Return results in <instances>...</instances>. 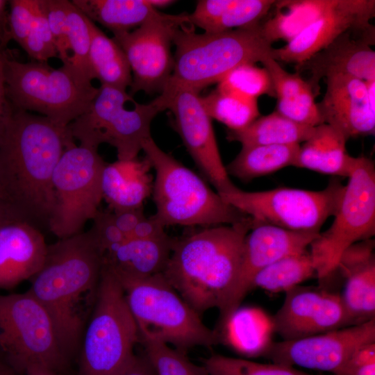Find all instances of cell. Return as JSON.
<instances>
[{"label":"cell","instance_id":"f6af8a7d","mask_svg":"<svg viewBox=\"0 0 375 375\" xmlns=\"http://www.w3.org/2000/svg\"><path fill=\"white\" fill-rule=\"evenodd\" d=\"M334 375H375V342L357 350Z\"/></svg>","mask_w":375,"mask_h":375},{"label":"cell","instance_id":"ac0fdd59","mask_svg":"<svg viewBox=\"0 0 375 375\" xmlns=\"http://www.w3.org/2000/svg\"><path fill=\"white\" fill-rule=\"evenodd\" d=\"M272 324L286 341L351 326L340 294L300 285L285 292Z\"/></svg>","mask_w":375,"mask_h":375},{"label":"cell","instance_id":"2e32d148","mask_svg":"<svg viewBox=\"0 0 375 375\" xmlns=\"http://www.w3.org/2000/svg\"><path fill=\"white\" fill-rule=\"evenodd\" d=\"M375 342V319L294 340L271 342L263 356L274 363L335 374L362 347Z\"/></svg>","mask_w":375,"mask_h":375},{"label":"cell","instance_id":"f35d334b","mask_svg":"<svg viewBox=\"0 0 375 375\" xmlns=\"http://www.w3.org/2000/svg\"><path fill=\"white\" fill-rule=\"evenodd\" d=\"M24 50L38 62H46L58 57L49 28L44 0H37L33 22L25 42Z\"/></svg>","mask_w":375,"mask_h":375},{"label":"cell","instance_id":"681fc988","mask_svg":"<svg viewBox=\"0 0 375 375\" xmlns=\"http://www.w3.org/2000/svg\"><path fill=\"white\" fill-rule=\"evenodd\" d=\"M112 375H156V371L145 354L135 355L125 367Z\"/></svg>","mask_w":375,"mask_h":375},{"label":"cell","instance_id":"7c38bea8","mask_svg":"<svg viewBox=\"0 0 375 375\" xmlns=\"http://www.w3.org/2000/svg\"><path fill=\"white\" fill-rule=\"evenodd\" d=\"M344 188L338 179L333 178L319 191L278 188L247 192L236 187L219 195L249 216L253 226L269 224L297 232L319 233L327 219L335 215Z\"/></svg>","mask_w":375,"mask_h":375},{"label":"cell","instance_id":"83f0119b","mask_svg":"<svg viewBox=\"0 0 375 375\" xmlns=\"http://www.w3.org/2000/svg\"><path fill=\"white\" fill-rule=\"evenodd\" d=\"M339 0L276 1L274 11L260 23L265 38L272 44L283 40L288 42L320 16L333 9Z\"/></svg>","mask_w":375,"mask_h":375},{"label":"cell","instance_id":"4dcf8cb0","mask_svg":"<svg viewBox=\"0 0 375 375\" xmlns=\"http://www.w3.org/2000/svg\"><path fill=\"white\" fill-rule=\"evenodd\" d=\"M315 126L297 123L274 111L259 116L240 131H228L226 139L242 146L266 144H300L315 131Z\"/></svg>","mask_w":375,"mask_h":375},{"label":"cell","instance_id":"74e56055","mask_svg":"<svg viewBox=\"0 0 375 375\" xmlns=\"http://www.w3.org/2000/svg\"><path fill=\"white\" fill-rule=\"evenodd\" d=\"M144 354L156 375H207L203 367L190 362L185 354L169 345L153 340H141Z\"/></svg>","mask_w":375,"mask_h":375},{"label":"cell","instance_id":"d590c367","mask_svg":"<svg viewBox=\"0 0 375 375\" xmlns=\"http://www.w3.org/2000/svg\"><path fill=\"white\" fill-rule=\"evenodd\" d=\"M217 84L220 90L249 99L257 100L262 95L276 97L268 71L253 63L236 67Z\"/></svg>","mask_w":375,"mask_h":375},{"label":"cell","instance_id":"f5cc1de1","mask_svg":"<svg viewBox=\"0 0 375 375\" xmlns=\"http://www.w3.org/2000/svg\"><path fill=\"white\" fill-rule=\"evenodd\" d=\"M12 220H17L8 208L0 205V226L7 222Z\"/></svg>","mask_w":375,"mask_h":375},{"label":"cell","instance_id":"8fae6325","mask_svg":"<svg viewBox=\"0 0 375 375\" xmlns=\"http://www.w3.org/2000/svg\"><path fill=\"white\" fill-rule=\"evenodd\" d=\"M334 220L310 244V253L319 279L336 271L342 253L375 233V165L365 156L353 157L348 182Z\"/></svg>","mask_w":375,"mask_h":375},{"label":"cell","instance_id":"f546056e","mask_svg":"<svg viewBox=\"0 0 375 375\" xmlns=\"http://www.w3.org/2000/svg\"><path fill=\"white\" fill-rule=\"evenodd\" d=\"M90 35V64L101 85L123 90L131 87L132 74L126 56L112 39L87 17Z\"/></svg>","mask_w":375,"mask_h":375},{"label":"cell","instance_id":"30bf717a","mask_svg":"<svg viewBox=\"0 0 375 375\" xmlns=\"http://www.w3.org/2000/svg\"><path fill=\"white\" fill-rule=\"evenodd\" d=\"M0 353L18 375L32 365L58 373L67 363L49 314L28 290L0 294Z\"/></svg>","mask_w":375,"mask_h":375},{"label":"cell","instance_id":"bcb514c9","mask_svg":"<svg viewBox=\"0 0 375 375\" xmlns=\"http://www.w3.org/2000/svg\"><path fill=\"white\" fill-rule=\"evenodd\" d=\"M116 226L129 238L136 225L145 217L143 207L112 211Z\"/></svg>","mask_w":375,"mask_h":375},{"label":"cell","instance_id":"4fadbf2b","mask_svg":"<svg viewBox=\"0 0 375 375\" xmlns=\"http://www.w3.org/2000/svg\"><path fill=\"white\" fill-rule=\"evenodd\" d=\"M106 162L98 149L70 143L55 168V204L49 230L58 239L82 231L99 212L103 199L101 176Z\"/></svg>","mask_w":375,"mask_h":375},{"label":"cell","instance_id":"e575fe53","mask_svg":"<svg viewBox=\"0 0 375 375\" xmlns=\"http://www.w3.org/2000/svg\"><path fill=\"white\" fill-rule=\"evenodd\" d=\"M67 13L71 54L68 64L80 79L92 84L94 78L90 64V35L87 17L72 1H67Z\"/></svg>","mask_w":375,"mask_h":375},{"label":"cell","instance_id":"6da1fadb","mask_svg":"<svg viewBox=\"0 0 375 375\" xmlns=\"http://www.w3.org/2000/svg\"><path fill=\"white\" fill-rule=\"evenodd\" d=\"M72 142L68 126L14 109L0 143V172L17 219L49 229L55 204L53 174Z\"/></svg>","mask_w":375,"mask_h":375},{"label":"cell","instance_id":"9a60e30c","mask_svg":"<svg viewBox=\"0 0 375 375\" xmlns=\"http://www.w3.org/2000/svg\"><path fill=\"white\" fill-rule=\"evenodd\" d=\"M160 94L173 115L176 131L203 176L219 194L235 189L237 186L230 179L220 155L212 119L206 112L199 93L178 88Z\"/></svg>","mask_w":375,"mask_h":375},{"label":"cell","instance_id":"ab89813d","mask_svg":"<svg viewBox=\"0 0 375 375\" xmlns=\"http://www.w3.org/2000/svg\"><path fill=\"white\" fill-rule=\"evenodd\" d=\"M315 94L310 89L296 97L286 99H277L278 112L297 123L317 126L322 124Z\"/></svg>","mask_w":375,"mask_h":375},{"label":"cell","instance_id":"ffe728a7","mask_svg":"<svg viewBox=\"0 0 375 375\" xmlns=\"http://www.w3.org/2000/svg\"><path fill=\"white\" fill-rule=\"evenodd\" d=\"M374 26L349 30L324 49L302 63L295 65L299 74L307 72L305 80L317 96L322 78L349 75L365 81L375 80Z\"/></svg>","mask_w":375,"mask_h":375},{"label":"cell","instance_id":"7402d4cb","mask_svg":"<svg viewBox=\"0 0 375 375\" xmlns=\"http://www.w3.org/2000/svg\"><path fill=\"white\" fill-rule=\"evenodd\" d=\"M47 250L41 231L12 220L0 226V290L30 280L41 268Z\"/></svg>","mask_w":375,"mask_h":375},{"label":"cell","instance_id":"9c48e42d","mask_svg":"<svg viewBox=\"0 0 375 375\" xmlns=\"http://www.w3.org/2000/svg\"><path fill=\"white\" fill-rule=\"evenodd\" d=\"M126 90L101 85L88 110L68 125L81 145L98 149L103 143L115 148L119 160L138 158L144 142L151 137L155 117L167 110L160 94L147 103L135 102Z\"/></svg>","mask_w":375,"mask_h":375},{"label":"cell","instance_id":"8d00e7d4","mask_svg":"<svg viewBox=\"0 0 375 375\" xmlns=\"http://www.w3.org/2000/svg\"><path fill=\"white\" fill-rule=\"evenodd\" d=\"M202 366L207 375H312L291 366L260 363L221 354L205 358Z\"/></svg>","mask_w":375,"mask_h":375},{"label":"cell","instance_id":"d6986e66","mask_svg":"<svg viewBox=\"0 0 375 375\" xmlns=\"http://www.w3.org/2000/svg\"><path fill=\"white\" fill-rule=\"evenodd\" d=\"M325 83L326 92L317 103L322 124L336 129L347 140L374 135L375 80L339 74L325 78Z\"/></svg>","mask_w":375,"mask_h":375},{"label":"cell","instance_id":"603a6c76","mask_svg":"<svg viewBox=\"0 0 375 375\" xmlns=\"http://www.w3.org/2000/svg\"><path fill=\"white\" fill-rule=\"evenodd\" d=\"M372 239L350 246L342 253L337 269L345 278L341 300L351 325L375 319V258Z\"/></svg>","mask_w":375,"mask_h":375},{"label":"cell","instance_id":"836d02e7","mask_svg":"<svg viewBox=\"0 0 375 375\" xmlns=\"http://www.w3.org/2000/svg\"><path fill=\"white\" fill-rule=\"evenodd\" d=\"M203 106L212 119L226 126L229 131H240L260 116L257 100L249 99L217 88L201 96Z\"/></svg>","mask_w":375,"mask_h":375},{"label":"cell","instance_id":"277c9868","mask_svg":"<svg viewBox=\"0 0 375 375\" xmlns=\"http://www.w3.org/2000/svg\"><path fill=\"white\" fill-rule=\"evenodd\" d=\"M173 43L174 69L163 91L188 88L199 93L240 65L273 58L274 49L265 38L260 24L215 33H197L188 24L176 31Z\"/></svg>","mask_w":375,"mask_h":375},{"label":"cell","instance_id":"44dd1931","mask_svg":"<svg viewBox=\"0 0 375 375\" xmlns=\"http://www.w3.org/2000/svg\"><path fill=\"white\" fill-rule=\"evenodd\" d=\"M374 0H339L338 4L281 48L274 49L276 61L302 63L349 30L371 26Z\"/></svg>","mask_w":375,"mask_h":375},{"label":"cell","instance_id":"3957f363","mask_svg":"<svg viewBox=\"0 0 375 375\" xmlns=\"http://www.w3.org/2000/svg\"><path fill=\"white\" fill-rule=\"evenodd\" d=\"M252 219L193 229L174 238L162 272L182 299L200 315L220 311L236 281L244 238Z\"/></svg>","mask_w":375,"mask_h":375},{"label":"cell","instance_id":"52a82bcc","mask_svg":"<svg viewBox=\"0 0 375 375\" xmlns=\"http://www.w3.org/2000/svg\"><path fill=\"white\" fill-rule=\"evenodd\" d=\"M83 331L78 375H112L135 356L139 330L124 288L103 264L96 301Z\"/></svg>","mask_w":375,"mask_h":375},{"label":"cell","instance_id":"11a10c76","mask_svg":"<svg viewBox=\"0 0 375 375\" xmlns=\"http://www.w3.org/2000/svg\"><path fill=\"white\" fill-rule=\"evenodd\" d=\"M0 375H18L17 373L0 358Z\"/></svg>","mask_w":375,"mask_h":375},{"label":"cell","instance_id":"484cf974","mask_svg":"<svg viewBox=\"0 0 375 375\" xmlns=\"http://www.w3.org/2000/svg\"><path fill=\"white\" fill-rule=\"evenodd\" d=\"M346 138L327 124L315 128L313 134L300 146L293 166L317 172L349 177L353 157L346 150Z\"/></svg>","mask_w":375,"mask_h":375},{"label":"cell","instance_id":"db71d44e","mask_svg":"<svg viewBox=\"0 0 375 375\" xmlns=\"http://www.w3.org/2000/svg\"><path fill=\"white\" fill-rule=\"evenodd\" d=\"M0 205L6 207L12 212V211H11V210H10V208L9 207V205H8L7 194H6L5 188H4V185H3V180H2L1 175V172H0Z\"/></svg>","mask_w":375,"mask_h":375},{"label":"cell","instance_id":"7a4b0ae2","mask_svg":"<svg viewBox=\"0 0 375 375\" xmlns=\"http://www.w3.org/2000/svg\"><path fill=\"white\" fill-rule=\"evenodd\" d=\"M103 253L90 232L47 245L43 265L29 280L28 291L49 314L67 357L80 345L93 310Z\"/></svg>","mask_w":375,"mask_h":375},{"label":"cell","instance_id":"d6a6232c","mask_svg":"<svg viewBox=\"0 0 375 375\" xmlns=\"http://www.w3.org/2000/svg\"><path fill=\"white\" fill-rule=\"evenodd\" d=\"M317 275L309 251L283 257L261 270L254 278L252 288L270 292H287Z\"/></svg>","mask_w":375,"mask_h":375},{"label":"cell","instance_id":"60d3db41","mask_svg":"<svg viewBox=\"0 0 375 375\" xmlns=\"http://www.w3.org/2000/svg\"><path fill=\"white\" fill-rule=\"evenodd\" d=\"M67 0H44L47 17L58 57L63 65L69 63L70 50L68 41Z\"/></svg>","mask_w":375,"mask_h":375},{"label":"cell","instance_id":"4316f807","mask_svg":"<svg viewBox=\"0 0 375 375\" xmlns=\"http://www.w3.org/2000/svg\"><path fill=\"white\" fill-rule=\"evenodd\" d=\"M150 167L144 158L117 162L106 169L102 192L112 211L142 206L150 191Z\"/></svg>","mask_w":375,"mask_h":375},{"label":"cell","instance_id":"f1b7e54d","mask_svg":"<svg viewBox=\"0 0 375 375\" xmlns=\"http://www.w3.org/2000/svg\"><path fill=\"white\" fill-rule=\"evenodd\" d=\"M94 23H99L112 34L130 31L155 17L159 11L149 0H73Z\"/></svg>","mask_w":375,"mask_h":375},{"label":"cell","instance_id":"8992f818","mask_svg":"<svg viewBox=\"0 0 375 375\" xmlns=\"http://www.w3.org/2000/svg\"><path fill=\"white\" fill-rule=\"evenodd\" d=\"M137 324L140 341H158L186 353L195 347H210L217 333L206 326L162 273L134 281H120Z\"/></svg>","mask_w":375,"mask_h":375},{"label":"cell","instance_id":"b9f144b4","mask_svg":"<svg viewBox=\"0 0 375 375\" xmlns=\"http://www.w3.org/2000/svg\"><path fill=\"white\" fill-rule=\"evenodd\" d=\"M261 63L270 75L277 99L292 98L312 90L301 75L288 72L272 57L265 58Z\"/></svg>","mask_w":375,"mask_h":375},{"label":"cell","instance_id":"c3c4849f","mask_svg":"<svg viewBox=\"0 0 375 375\" xmlns=\"http://www.w3.org/2000/svg\"><path fill=\"white\" fill-rule=\"evenodd\" d=\"M2 56H0V143L14 111L6 93Z\"/></svg>","mask_w":375,"mask_h":375},{"label":"cell","instance_id":"e0dca14e","mask_svg":"<svg viewBox=\"0 0 375 375\" xmlns=\"http://www.w3.org/2000/svg\"><path fill=\"white\" fill-rule=\"evenodd\" d=\"M319 233L297 232L269 224L254 226L244 238L236 281L219 311L222 328L238 310L261 270L283 257L307 250Z\"/></svg>","mask_w":375,"mask_h":375},{"label":"cell","instance_id":"ba28073f","mask_svg":"<svg viewBox=\"0 0 375 375\" xmlns=\"http://www.w3.org/2000/svg\"><path fill=\"white\" fill-rule=\"evenodd\" d=\"M7 96L15 109L36 112L67 127L89 108L99 88L80 79L72 67L21 62L3 54Z\"/></svg>","mask_w":375,"mask_h":375},{"label":"cell","instance_id":"ee69618b","mask_svg":"<svg viewBox=\"0 0 375 375\" xmlns=\"http://www.w3.org/2000/svg\"><path fill=\"white\" fill-rule=\"evenodd\" d=\"M90 229L103 255L128 239L115 224L111 212L99 210Z\"/></svg>","mask_w":375,"mask_h":375},{"label":"cell","instance_id":"5bb4252c","mask_svg":"<svg viewBox=\"0 0 375 375\" xmlns=\"http://www.w3.org/2000/svg\"><path fill=\"white\" fill-rule=\"evenodd\" d=\"M188 24H192L188 13L159 12L133 31L113 34L112 39L124 52L131 67V96L140 91L160 94L164 90L174 69V36Z\"/></svg>","mask_w":375,"mask_h":375},{"label":"cell","instance_id":"f907efd6","mask_svg":"<svg viewBox=\"0 0 375 375\" xmlns=\"http://www.w3.org/2000/svg\"><path fill=\"white\" fill-rule=\"evenodd\" d=\"M7 1L0 0V43L2 46L10 40L8 31L6 29V19L5 8Z\"/></svg>","mask_w":375,"mask_h":375},{"label":"cell","instance_id":"9f6ffc18","mask_svg":"<svg viewBox=\"0 0 375 375\" xmlns=\"http://www.w3.org/2000/svg\"><path fill=\"white\" fill-rule=\"evenodd\" d=\"M151 5L157 10L160 8H163L171 5L175 1L170 0H149Z\"/></svg>","mask_w":375,"mask_h":375},{"label":"cell","instance_id":"1f68e13d","mask_svg":"<svg viewBox=\"0 0 375 375\" xmlns=\"http://www.w3.org/2000/svg\"><path fill=\"white\" fill-rule=\"evenodd\" d=\"M300 144H266L242 146L236 157L226 166L228 176L242 182L293 166Z\"/></svg>","mask_w":375,"mask_h":375},{"label":"cell","instance_id":"7dc6e473","mask_svg":"<svg viewBox=\"0 0 375 375\" xmlns=\"http://www.w3.org/2000/svg\"><path fill=\"white\" fill-rule=\"evenodd\" d=\"M165 227L153 216L144 217L135 227L129 238L154 240L166 235Z\"/></svg>","mask_w":375,"mask_h":375},{"label":"cell","instance_id":"7bdbcfd3","mask_svg":"<svg viewBox=\"0 0 375 375\" xmlns=\"http://www.w3.org/2000/svg\"><path fill=\"white\" fill-rule=\"evenodd\" d=\"M37 0H11L9 38L24 48L33 22Z\"/></svg>","mask_w":375,"mask_h":375},{"label":"cell","instance_id":"5b68a950","mask_svg":"<svg viewBox=\"0 0 375 375\" xmlns=\"http://www.w3.org/2000/svg\"><path fill=\"white\" fill-rule=\"evenodd\" d=\"M142 150L155 172L152 187L156 213L152 215L165 228L233 224L250 217L225 202L195 172L161 149L152 137Z\"/></svg>","mask_w":375,"mask_h":375},{"label":"cell","instance_id":"cb8c5ba5","mask_svg":"<svg viewBox=\"0 0 375 375\" xmlns=\"http://www.w3.org/2000/svg\"><path fill=\"white\" fill-rule=\"evenodd\" d=\"M173 239L167 234L154 240L128 238L103 256V264L120 281L140 280L162 273Z\"/></svg>","mask_w":375,"mask_h":375},{"label":"cell","instance_id":"d4e9b609","mask_svg":"<svg viewBox=\"0 0 375 375\" xmlns=\"http://www.w3.org/2000/svg\"><path fill=\"white\" fill-rule=\"evenodd\" d=\"M274 0H200L189 14L190 23L215 33L260 24L273 8Z\"/></svg>","mask_w":375,"mask_h":375},{"label":"cell","instance_id":"6f0895ef","mask_svg":"<svg viewBox=\"0 0 375 375\" xmlns=\"http://www.w3.org/2000/svg\"><path fill=\"white\" fill-rule=\"evenodd\" d=\"M2 55H3V53L1 52V48H0V56H1Z\"/></svg>","mask_w":375,"mask_h":375},{"label":"cell","instance_id":"816d5d0a","mask_svg":"<svg viewBox=\"0 0 375 375\" xmlns=\"http://www.w3.org/2000/svg\"><path fill=\"white\" fill-rule=\"evenodd\" d=\"M24 375H59L58 373L53 372L48 368L32 365L28 367L24 372Z\"/></svg>","mask_w":375,"mask_h":375}]
</instances>
